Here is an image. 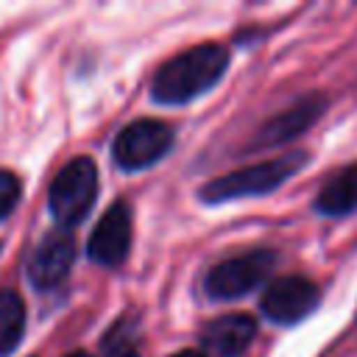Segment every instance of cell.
<instances>
[{"label":"cell","mask_w":357,"mask_h":357,"mask_svg":"<svg viewBox=\"0 0 357 357\" xmlns=\"http://www.w3.org/2000/svg\"><path fill=\"white\" fill-rule=\"evenodd\" d=\"M229 53L220 45H195L170 59L153 78V98L159 103H187L215 86L226 73Z\"/></svg>","instance_id":"obj_1"},{"label":"cell","mask_w":357,"mask_h":357,"mask_svg":"<svg viewBox=\"0 0 357 357\" xmlns=\"http://www.w3.org/2000/svg\"><path fill=\"white\" fill-rule=\"evenodd\" d=\"M304 165H307V153L304 151H296V153H287V156H276V159H268V162H259V165L218 176L209 184H204L198 195L206 204L234 201V198H243V195L245 198L248 195H262V192H271L279 184H284Z\"/></svg>","instance_id":"obj_2"},{"label":"cell","mask_w":357,"mask_h":357,"mask_svg":"<svg viewBox=\"0 0 357 357\" xmlns=\"http://www.w3.org/2000/svg\"><path fill=\"white\" fill-rule=\"evenodd\" d=\"M98 195V167L89 156L70 159L53 178L47 201L53 218L67 229L86 218Z\"/></svg>","instance_id":"obj_3"},{"label":"cell","mask_w":357,"mask_h":357,"mask_svg":"<svg viewBox=\"0 0 357 357\" xmlns=\"http://www.w3.org/2000/svg\"><path fill=\"white\" fill-rule=\"evenodd\" d=\"M273 262H276V254H271V251H248V254L223 259L206 273L204 290H206L209 298L245 296L248 290H254L268 276Z\"/></svg>","instance_id":"obj_4"},{"label":"cell","mask_w":357,"mask_h":357,"mask_svg":"<svg viewBox=\"0 0 357 357\" xmlns=\"http://www.w3.org/2000/svg\"><path fill=\"white\" fill-rule=\"evenodd\" d=\"M170 145H173L170 126H165L162 120H134L117 134L112 153L123 170H139L162 159Z\"/></svg>","instance_id":"obj_5"},{"label":"cell","mask_w":357,"mask_h":357,"mask_svg":"<svg viewBox=\"0 0 357 357\" xmlns=\"http://www.w3.org/2000/svg\"><path fill=\"white\" fill-rule=\"evenodd\" d=\"M318 304V287L304 276H279L262 293V312L276 324H296Z\"/></svg>","instance_id":"obj_6"},{"label":"cell","mask_w":357,"mask_h":357,"mask_svg":"<svg viewBox=\"0 0 357 357\" xmlns=\"http://www.w3.org/2000/svg\"><path fill=\"white\" fill-rule=\"evenodd\" d=\"M128 245H131V212L123 201H117L98 220L95 231L89 234L86 251L92 262L103 268H114L128 257Z\"/></svg>","instance_id":"obj_7"},{"label":"cell","mask_w":357,"mask_h":357,"mask_svg":"<svg viewBox=\"0 0 357 357\" xmlns=\"http://www.w3.org/2000/svg\"><path fill=\"white\" fill-rule=\"evenodd\" d=\"M75 259V240L67 229L50 231L33 251L31 262H28V276L33 282V287L39 290H50L56 284H61L73 268Z\"/></svg>","instance_id":"obj_8"},{"label":"cell","mask_w":357,"mask_h":357,"mask_svg":"<svg viewBox=\"0 0 357 357\" xmlns=\"http://www.w3.org/2000/svg\"><path fill=\"white\" fill-rule=\"evenodd\" d=\"M326 106V98L324 95H304L298 98L293 106H287L284 112H279L276 117H271L254 137L251 148H268V145H279V142H287L298 134H304L324 112Z\"/></svg>","instance_id":"obj_9"},{"label":"cell","mask_w":357,"mask_h":357,"mask_svg":"<svg viewBox=\"0 0 357 357\" xmlns=\"http://www.w3.org/2000/svg\"><path fill=\"white\" fill-rule=\"evenodd\" d=\"M254 335H257V321L245 312H231L204 326V346L215 357H237L251 346Z\"/></svg>","instance_id":"obj_10"},{"label":"cell","mask_w":357,"mask_h":357,"mask_svg":"<svg viewBox=\"0 0 357 357\" xmlns=\"http://www.w3.org/2000/svg\"><path fill=\"white\" fill-rule=\"evenodd\" d=\"M315 206L324 215H349L351 209H357V165H346L343 170L329 176L315 198Z\"/></svg>","instance_id":"obj_11"},{"label":"cell","mask_w":357,"mask_h":357,"mask_svg":"<svg viewBox=\"0 0 357 357\" xmlns=\"http://www.w3.org/2000/svg\"><path fill=\"white\" fill-rule=\"evenodd\" d=\"M25 332V301L17 290H0V357L11 354Z\"/></svg>","instance_id":"obj_12"},{"label":"cell","mask_w":357,"mask_h":357,"mask_svg":"<svg viewBox=\"0 0 357 357\" xmlns=\"http://www.w3.org/2000/svg\"><path fill=\"white\" fill-rule=\"evenodd\" d=\"M103 357H139L137 354V332L128 318L117 321L109 329V335L103 340Z\"/></svg>","instance_id":"obj_13"},{"label":"cell","mask_w":357,"mask_h":357,"mask_svg":"<svg viewBox=\"0 0 357 357\" xmlns=\"http://www.w3.org/2000/svg\"><path fill=\"white\" fill-rule=\"evenodd\" d=\"M20 195H22L20 178H17L11 170H3V167H0V220L14 212Z\"/></svg>","instance_id":"obj_14"},{"label":"cell","mask_w":357,"mask_h":357,"mask_svg":"<svg viewBox=\"0 0 357 357\" xmlns=\"http://www.w3.org/2000/svg\"><path fill=\"white\" fill-rule=\"evenodd\" d=\"M173 357H206V354H201V351H195V349H184V351H178V354H173Z\"/></svg>","instance_id":"obj_15"},{"label":"cell","mask_w":357,"mask_h":357,"mask_svg":"<svg viewBox=\"0 0 357 357\" xmlns=\"http://www.w3.org/2000/svg\"><path fill=\"white\" fill-rule=\"evenodd\" d=\"M67 357H89L86 351H73V354H67Z\"/></svg>","instance_id":"obj_16"}]
</instances>
